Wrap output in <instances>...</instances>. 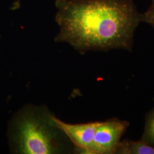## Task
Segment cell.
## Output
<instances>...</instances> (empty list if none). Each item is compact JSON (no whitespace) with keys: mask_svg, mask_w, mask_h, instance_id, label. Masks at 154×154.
<instances>
[{"mask_svg":"<svg viewBox=\"0 0 154 154\" xmlns=\"http://www.w3.org/2000/svg\"><path fill=\"white\" fill-rule=\"evenodd\" d=\"M57 42L80 52L123 49L131 51L141 23L133 0H57Z\"/></svg>","mask_w":154,"mask_h":154,"instance_id":"cell-1","label":"cell"},{"mask_svg":"<svg viewBox=\"0 0 154 154\" xmlns=\"http://www.w3.org/2000/svg\"><path fill=\"white\" fill-rule=\"evenodd\" d=\"M44 106L28 105L20 111L11 128L12 147L18 154H54L66 152L65 133L56 126Z\"/></svg>","mask_w":154,"mask_h":154,"instance_id":"cell-2","label":"cell"},{"mask_svg":"<svg viewBox=\"0 0 154 154\" xmlns=\"http://www.w3.org/2000/svg\"><path fill=\"white\" fill-rule=\"evenodd\" d=\"M128 126V122L117 118L98 122L94 137L93 154H115Z\"/></svg>","mask_w":154,"mask_h":154,"instance_id":"cell-3","label":"cell"},{"mask_svg":"<svg viewBox=\"0 0 154 154\" xmlns=\"http://www.w3.org/2000/svg\"><path fill=\"white\" fill-rule=\"evenodd\" d=\"M56 126L60 128L74 145L77 152L81 154H93L92 147L94 137L98 122L82 124H70L52 116Z\"/></svg>","mask_w":154,"mask_h":154,"instance_id":"cell-4","label":"cell"},{"mask_svg":"<svg viewBox=\"0 0 154 154\" xmlns=\"http://www.w3.org/2000/svg\"><path fill=\"white\" fill-rule=\"evenodd\" d=\"M115 154H154V147L142 140L134 141L125 139L119 143Z\"/></svg>","mask_w":154,"mask_h":154,"instance_id":"cell-5","label":"cell"},{"mask_svg":"<svg viewBox=\"0 0 154 154\" xmlns=\"http://www.w3.org/2000/svg\"><path fill=\"white\" fill-rule=\"evenodd\" d=\"M141 140L154 147V109L146 115L145 125Z\"/></svg>","mask_w":154,"mask_h":154,"instance_id":"cell-6","label":"cell"},{"mask_svg":"<svg viewBox=\"0 0 154 154\" xmlns=\"http://www.w3.org/2000/svg\"><path fill=\"white\" fill-rule=\"evenodd\" d=\"M140 22H145L151 25L154 29V1L147 11L140 15Z\"/></svg>","mask_w":154,"mask_h":154,"instance_id":"cell-7","label":"cell"},{"mask_svg":"<svg viewBox=\"0 0 154 154\" xmlns=\"http://www.w3.org/2000/svg\"><path fill=\"white\" fill-rule=\"evenodd\" d=\"M151 1H152V2H154V0H151Z\"/></svg>","mask_w":154,"mask_h":154,"instance_id":"cell-8","label":"cell"}]
</instances>
